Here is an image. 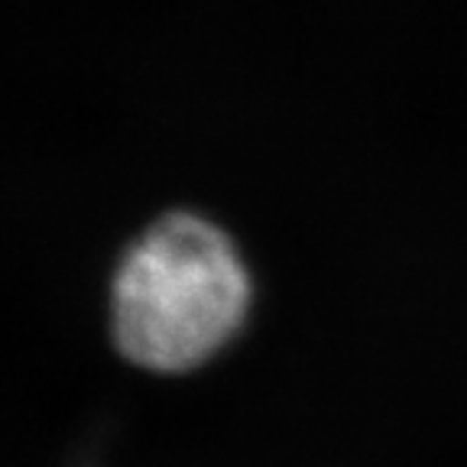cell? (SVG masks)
<instances>
[{
	"label": "cell",
	"instance_id": "1",
	"mask_svg": "<svg viewBox=\"0 0 467 467\" xmlns=\"http://www.w3.org/2000/svg\"><path fill=\"white\" fill-rule=\"evenodd\" d=\"M250 273L234 241L202 214L172 212L140 234L110 285V331L130 364L185 373L241 331Z\"/></svg>",
	"mask_w": 467,
	"mask_h": 467
}]
</instances>
